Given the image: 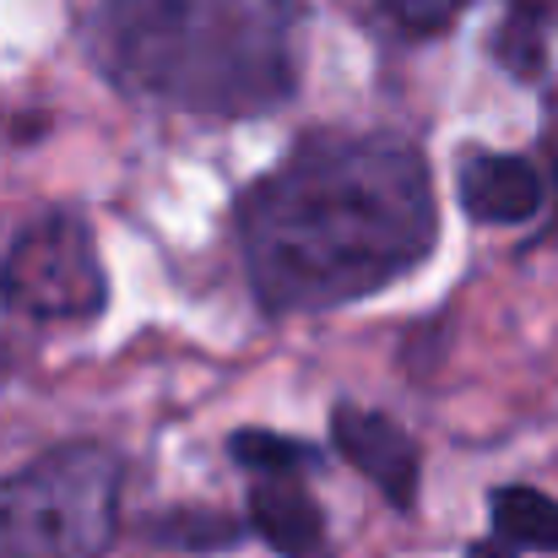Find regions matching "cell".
<instances>
[{"mask_svg":"<svg viewBox=\"0 0 558 558\" xmlns=\"http://www.w3.org/2000/svg\"><path fill=\"white\" fill-rule=\"evenodd\" d=\"M456 185L477 222H526L543 206L537 169L515 153H466Z\"/></svg>","mask_w":558,"mask_h":558,"instance_id":"6","label":"cell"},{"mask_svg":"<svg viewBox=\"0 0 558 558\" xmlns=\"http://www.w3.org/2000/svg\"><path fill=\"white\" fill-rule=\"evenodd\" d=\"M239 239L266 310H331L428 255L434 190L423 158L396 136L310 142L250 190Z\"/></svg>","mask_w":558,"mask_h":558,"instance_id":"1","label":"cell"},{"mask_svg":"<svg viewBox=\"0 0 558 558\" xmlns=\"http://www.w3.org/2000/svg\"><path fill=\"white\" fill-rule=\"evenodd\" d=\"M0 299L33 320H87L104 310V260L71 211L22 228L0 260Z\"/></svg>","mask_w":558,"mask_h":558,"instance_id":"4","label":"cell"},{"mask_svg":"<svg viewBox=\"0 0 558 558\" xmlns=\"http://www.w3.org/2000/svg\"><path fill=\"white\" fill-rule=\"evenodd\" d=\"M153 532H158V537H169V543H180V548H222V543H233V537H239V526H233V521L206 515V510H190V515H174V521H158Z\"/></svg>","mask_w":558,"mask_h":558,"instance_id":"10","label":"cell"},{"mask_svg":"<svg viewBox=\"0 0 558 558\" xmlns=\"http://www.w3.org/2000/svg\"><path fill=\"white\" fill-rule=\"evenodd\" d=\"M331 439H337L342 461L359 466L396 510H412V499H417V445L401 423H390L385 412L342 407L337 423H331Z\"/></svg>","mask_w":558,"mask_h":558,"instance_id":"5","label":"cell"},{"mask_svg":"<svg viewBox=\"0 0 558 558\" xmlns=\"http://www.w3.org/2000/svg\"><path fill=\"white\" fill-rule=\"evenodd\" d=\"M109 71L158 104L255 114L293 87V0H109Z\"/></svg>","mask_w":558,"mask_h":558,"instance_id":"2","label":"cell"},{"mask_svg":"<svg viewBox=\"0 0 558 558\" xmlns=\"http://www.w3.org/2000/svg\"><path fill=\"white\" fill-rule=\"evenodd\" d=\"M228 456L260 477H277V472H304L315 461V450L304 439H288V434H271V428H239L228 439Z\"/></svg>","mask_w":558,"mask_h":558,"instance_id":"9","label":"cell"},{"mask_svg":"<svg viewBox=\"0 0 558 558\" xmlns=\"http://www.w3.org/2000/svg\"><path fill=\"white\" fill-rule=\"evenodd\" d=\"M494 532L515 548L558 554V505L537 488H499L494 494Z\"/></svg>","mask_w":558,"mask_h":558,"instance_id":"8","label":"cell"},{"mask_svg":"<svg viewBox=\"0 0 558 558\" xmlns=\"http://www.w3.org/2000/svg\"><path fill=\"white\" fill-rule=\"evenodd\" d=\"M250 526L282 558H310L326 543V515L293 483V472H277V477H260L255 483V494H250Z\"/></svg>","mask_w":558,"mask_h":558,"instance_id":"7","label":"cell"},{"mask_svg":"<svg viewBox=\"0 0 558 558\" xmlns=\"http://www.w3.org/2000/svg\"><path fill=\"white\" fill-rule=\"evenodd\" d=\"M461 5L466 0H385V11H390V22L401 33H439Z\"/></svg>","mask_w":558,"mask_h":558,"instance_id":"11","label":"cell"},{"mask_svg":"<svg viewBox=\"0 0 558 558\" xmlns=\"http://www.w3.org/2000/svg\"><path fill=\"white\" fill-rule=\"evenodd\" d=\"M120 456L65 445L0 477V558H98L120 526Z\"/></svg>","mask_w":558,"mask_h":558,"instance_id":"3","label":"cell"},{"mask_svg":"<svg viewBox=\"0 0 558 558\" xmlns=\"http://www.w3.org/2000/svg\"><path fill=\"white\" fill-rule=\"evenodd\" d=\"M466 558H515V543H505V537L499 543H472Z\"/></svg>","mask_w":558,"mask_h":558,"instance_id":"12","label":"cell"}]
</instances>
